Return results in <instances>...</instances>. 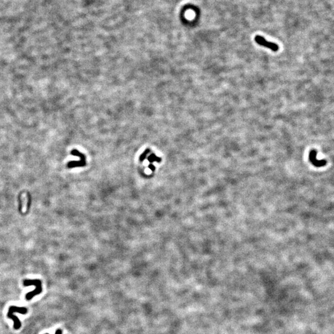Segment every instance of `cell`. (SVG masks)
<instances>
[{"label": "cell", "mask_w": 334, "mask_h": 334, "mask_svg": "<svg viewBox=\"0 0 334 334\" xmlns=\"http://www.w3.org/2000/svg\"><path fill=\"white\" fill-rule=\"evenodd\" d=\"M256 42L259 44V45L265 46L266 48H268L272 50L273 51H277L279 49V46L277 44L267 41L261 35H256L254 38Z\"/></svg>", "instance_id": "cell-2"}, {"label": "cell", "mask_w": 334, "mask_h": 334, "mask_svg": "<svg viewBox=\"0 0 334 334\" xmlns=\"http://www.w3.org/2000/svg\"><path fill=\"white\" fill-rule=\"evenodd\" d=\"M148 160L150 162H160L161 161V159L160 158H158L154 154H152L149 158H148Z\"/></svg>", "instance_id": "cell-5"}, {"label": "cell", "mask_w": 334, "mask_h": 334, "mask_svg": "<svg viewBox=\"0 0 334 334\" xmlns=\"http://www.w3.org/2000/svg\"><path fill=\"white\" fill-rule=\"evenodd\" d=\"M147 153H148V151H147L144 154H143L141 156V157H140V160H141V162H143V160H144V159H146V154H147Z\"/></svg>", "instance_id": "cell-6"}, {"label": "cell", "mask_w": 334, "mask_h": 334, "mask_svg": "<svg viewBox=\"0 0 334 334\" xmlns=\"http://www.w3.org/2000/svg\"><path fill=\"white\" fill-rule=\"evenodd\" d=\"M149 168H151L152 171H154V170H155V167H154L152 165H150L149 166Z\"/></svg>", "instance_id": "cell-8"}, {"label": "cell", "mask_w": 334, "mask_h": 334, "mask_svg": "<svg viewBox=\"0 0 334 334\" xmlns=\"http://www.w3.org/2000/svg\"><path fill=\"white\" fill-rule=\"evenodd\" d=\"M317 152L316 150L311 151L310 153V160L311 164L317 167H324L326 165L327 162L325 160H318L316 157Z\"/></svg>", "instance_id": "cell-3"}, {"label": "cell", "mask_w": 334, "mask_h": 334, "mask_svg": "<svg viewBox=\"0 0 334 334\" xmlns=\"http://www.w3.org/2000/svg\"><path fill=\"white\" fill-rule=\"evenodd\" d=\"M85 165H86V161H84V160H81L80 162L72 161L68 164V168H76V167H84Z\"/></svg>", "instance_id": "cell-4"}, {"label": "cell", "mask_w": 334, "mask_h": 334, "mask_svg": "<svg viewBox=\"0 0 334 334\" xmlns=\"http://www.w3.org/2000/svg\"><path fill=\"white\" fill-rule=\"evenodd\" d=\"M55 334H62V331H61V330H60V329H58V330H57V331H56V332H55Z\"/></svg>", "instance_id": "cell-7"}, {"label": "cell", "mask_w": 334, "mask_h": 334, "mask_svg": "<svg viewBox=\"0 0 334 334\" xmlns=\"http://www.w3.org/2000/svg\"><path fill=\"white\" fill-rule=\"evenodd\" d=\"M23 285L25 287L28 286H35V289L30 292H29L26 294L25 298L27 301L30 300L33 297L39 295L42 292V282L38 279H33V280H25L23 281Z\"/></svg>", "instance_id": "cell-1"}]
</instances>
